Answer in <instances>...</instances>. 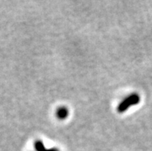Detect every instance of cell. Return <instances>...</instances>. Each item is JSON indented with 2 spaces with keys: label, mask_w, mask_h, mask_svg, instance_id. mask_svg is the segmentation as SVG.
<instances>
[{
  "label": "cell",
  "mask_w": 152,
  "mask_h": 151,
  "mask_svg": "<svg viewBox=\"0 0 152 151\" xmlns=\"http://www.w3.org/2000/svg\"><path fill=\"white\" fill-rule=\"evenodd\" d=\"M140 102V96L137 94H131L129 96H127L125 100H124L120 103L118 107V110L119 113H123L126 109H127L131 106L137 105Z\"/></svg>",
  "instance_id": "6da1fadb"
},
{
  "label": "cell",
  "mask_w": 152,
  "mask_h": 151,
  "mask_svg": "<svg viewBox=\"0 0 152 151\" xmlns=\"http://www.w3.org/2000/svg\"><path fill=\"white\" fill-rule=\"evenodd\" d=\"M68 110L66 109L65 107H61L60 109H58L57 113H56V115H57V117L60 120H64L68 116Z\"/></svg>",
  "instance_id": "7a4b0ae2"
},
{
  "label": "cell",
  "mask_w": 152,
  "mask_h": 151,
  "mask_svg": "<svg viewBox=\"0 0 152 151\" xmlns=\"http://www.w3.org/2000/svg\"><path fill=\"white\" fill-rule=\"evenodd\" d=\"M35 148L37 151H56L55 149L46 150L43 144H42V142L40 141V140H37L35 142Z\"/></svg>",
  "instance_id": "3957f363"
}]
</instances>
